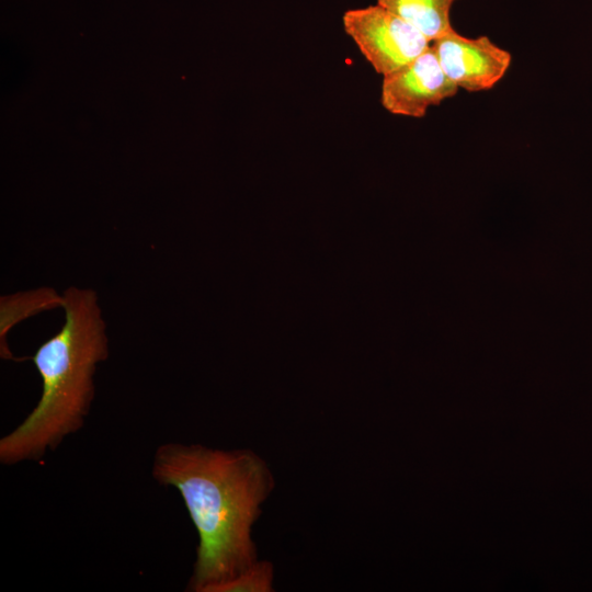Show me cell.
Returning <instances> with one entry per match:
<instances>
[{
	"instance_id": "1",
	"label": "cell",
	"mask_w": 592,
	"mask_h": 592,
	"mask_svg": "<svg viewBox=\"0 0 592 592\" xmlns=\"http://www.w3.org/2000/svg\"><path fill=\"white\" fill-rule=\"evenodd\" d=\"M151 475L179 491L198 535L186 591L215 592L259 560L252 527L275 487L261 456L249 448L166 443L155 452Z\"/></svg>"
},
{
	"instance_id": "2",
	"label": "cell",
	"mask_w": 592,
	"mask_h": 592,
	"mask_svg": "<svg viewBox=\"0 0 592 592\" xmlns=\"http://www.w3.org/2000/svg\"><path fill=\"white\" fill-rule=\"evenodd\" d=\"M65 322L32 356L42 394L29 415L0 440V463L41 460L79 431L94 398L96 365L109 356L105 321L91 288L62 294Z\"/></svg>"
},
{
	"instance_id": "3",
	"label": "cell",
	"mask_w": 592,
	"mask_h": 592,
	"mask_svg": "<svg viewBox=\"0 0 592 592\" xmlns=\"http://www.w3.org/2000/svg\"><path fill=\"white\" fill-rule=\"evenodd\" d=\"M342 23L361 54L383 77L409 64L431 46L415 27L377 3L345 11Z\"/></svg>"
},
{
	"instance_id": "4",
	"label": "cell",
	"mask_w": 592,
	"mask_h": 592,
	"mask_svg": "<svg viewBox=\"0 0 592 592\" xmlns=\"http://www.w3.org/2000/svg\"><path fill=\"white\" fill-rule=\"evenodd\" d=\"M446 77L467 92L494 88L506 75L512 55L488 36L466 37L455 30L431 43Z\"/></svg>"
},
{
	"instance_id": "5",
	"label": "cell",
	"mask_w": 592,
	"mask_h": 592,
	"mask_svg": "<svg viewBox=\"0 0 592 592\" xmlns=\"http://www.w3.org/2000/svg\"><path fill=\"white\" fill-rule=\"evenodd\" d=\"M432 46L400 69L383 77L380 103L394 114L421 118L431 106L457 94Z\"/></svg>"
},
{
	"instance_id": "6",
	"label": "cell",
	"mask_w": 592,
	"mask_h": 592,
	"mask_svg": "<svg viewBox=\"0 0 592 592\" xmlns=\"http://www.w3.org/2000/svg\"><path fill=\"white\" fill-rule=\"evenodd\" d=\"M457 0H376V3L398 15L431 43L454 31L451 10Z\"/></svg>"
},
{
	"instance_id": "7",
	"label": "cell",
	"mask_w": 592,
	"mask_h": 592,
	"mask_svg": "<svg viewBox=\"0 0 592 592\" xmlns=\"http://www.w3.org/2000/svg\"><path fill=\"white\" fill-rule=\"evenodd\" d=\"M56 306L62 307V296H59L54 289L47 287L2 296L0 333L1 357L5 360L13 358L12 353L7 345L5 337L15 323L32 315Z\"/></svg>"
},
{
	"instance_id": "8",
	"label": "cell",
	"mask_w": 592,
	"mask_h": 592,
	"mask_svg": "<svg viewBox=\"0 0 592 592\" xmlns=\"http://www.w3.org/2000/svg\"><path fill=\"white\" fill-rule=\"evenodd\" d=\"M273 566L267 560H258L250 569L219 585L215 592H272Z\"/></svg>"
}]
</instances>
